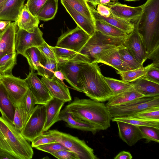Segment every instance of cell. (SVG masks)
<instances>
[{"mask_svg": "<svg viewBox=\"0 0 159 159\" xmlns=\"http://www.w3.org/2000/svg\"><path fill=\"white\" fill-rule=\"evenodd\" d=\"M0 81L5 88L15 106L18 107L29 89L27 83L25 79L13 75L1 76Z\"/></svg>", "mask_w": 159, "mask_h": 159, "instance_id": "30bf717a", "label": "cell"}, {"mask_svg": "<svg viewBox=\"0 0 159 159\" xmlns=\"http://www.w3.org/2000/svg\"><path fill=\"white\" fill-rule=\"evenodd\" d=\"M134 88L145 96H159V84L141 77L130 82Z\"/></svg>", "mask_w": 159, "mask_h": 159, "instance_id": "4316f807", "label": "cell"}, {"mask_svg": "<svg viewBox=\"0 0 159 159\" xmlns=\"http://www.w3.org/2000/svg\"><path fill=\"white\" fill-rule=\"evenodd\" d=\"M143 77L149 80L159 84V67L149 64L145 75Z\"/></svg>", "mask_w": 159, "mask_h": 159, "instance_id": "f6af8a7d", "label": "cell"}, {"mask_svg": "<svg viewBox=\"0 0 159 159\" xmlns=\"http://www.w3.org/2000/svg\"><path fill=\"white\" fill-rule=\"evenodd\" d=\"M96 10L100 15L106 17L109 16L111 13L109 7L103 5H98Z\"/></svg>", "mask_w": 159, "mask_h": 159, "instance_id": "816d5d0a", "label": "cell"}, {"mask_svg": "<svg viewBox=\"0 0 159 159\" xmlns=\"http://www.w3.org/2000/svg\"><path fill=\"white\" fill-rule=\"evenodd\" d=\"M50 154L59 159H79L75 153L69 150L59 151Z\"/></svg>", "mask_w": 159, "mask_h": 159, "instance_id": "7dc6e473", "label": "cell"}, {"mask_svg": "<svg viewBox=\"0 0 159 159\" xmlns=\"http://www.w3.org/2000/svg\"><path fill=\"white\" fill-rule=\"evenodd\" d=\"M54 75L56 78L63 83V80H64L65 79V78L63 74L61 71L57 70L55 71Z\"/></svg>", "mask_w": 159, "mask_h": 159, "instance_id": "11a10c76", "label": "cell"}, {"mask_svg": "<svg viewBox=\"0 0 159 159\" xmlns=\"http://www.w3.org/2000/svg\"><path fill=\"white\" fill-rule=\"evenodd\" d=\"M16 107L0 81V112L2 116L12 123Z\"/></svg>", "mask_w": 159, "mask_h": 159, "instance_id": "d4e9b609", "label": "cell"}, {"mask_svg": "<svg viewBox=\"0 0 159 159\" xmlns=\"http://www.w3.org/2000/svg\"><path fill=\"white\" fill-rule=\"evenodd\" d=\"M149 64L145 67L142 66L138 68L124 71H118L122 80L127 82H131L144 76L148 68Z\"/></svg>", "mask_w": 159, "mask_h": 159, "instance_id": "74e56055", "label": "cell"}, {"mask_svg": "<svg viewBox=\"0 0 159 159\" xmlns=\"http://www.w3.org/2000/svg\"><path fill=\"white\" fill-rule=\"evenodd\" d=\"M79 77L84 93L90 99L103 102L113 96L98 63H84L81 67Z\"/></svg>", "mask_w": 159, "mask_h": 159, "instance_id": "277c9868", "label": "cell"}, {"mask_svg": "<svg viewBox=\"0 0 159 159\" xmlns=\"http://www.w3.org/2000/svg\"><path fill=\"white\" fill-rule=\"evenodd\" d=\"M111 1H112V0H99L98 4L105 5L110 2Z\"/></svg>", "mask_w": 159, "mask_h": 159, "instance_id": "680465c9", "label": "cell"}, {"mask_svg": "<svg viewBox=\"0 0 159 159\" xmlns=\"http://www.w3.org/2000/svg\"><path fill=\"white\" fill-rule=\"evenodd\" d=\"M94 23L90 6L86 0H60Z\"/></svg>", "mask_w": 159, "mask_h": 159, "instance_id": "d590c367", "label": "cell"}, {"mask_svg": "<svg viewBox=\"0 0 159 159\" xmlns=\"http://www.w3.org/2000/svg\"><path fill=\"white\" fill-rule=\"evenodd\" d=\"M8 154L16 159H31L32 147L12 123L0 116V153Z\"/></svg>", "mask_w": 159, "mask_h": 159, "instance_id": "3957f363", "label": "cell"}, {"mask_svg": "<svg viewBox=\"0 0 159 159\" xmlns=\"http://www.w3.org/2000/svg\"><path fill=\"white\" fill-rule=\"evenodd\" d=\"M58 0H47L36 15L39 20L47 21L55 17L58 9Z\"/></svg>", "mask_w": 159, "mask_h": 159, "instance_id": "f546056e", "label": "cell"}, {"mask_svg": "<svg viewBox=\"0 0 159 159\" xmlns=\"http://www.w3.org/2000/svg\"><path fill=\"white\" fill-rule=\"evenodd\" d=\"M132 116L135 117L159 121V107L145 109Z\"/></svg>", "mask_w": 159, "mask_h": 159, "instance_id": "7bdbcfd3", "label": "cell"}, {"mask_svg": "<svg viewBox=\"0 0 159 159\" xmlns=\"http://www.w3.org/2000/svg\"><path fill=\"white\" fill-rule=\"evenodd\" d=\"M112 1H115V0H112Z\"/></svg>", "mask_w": 159, "mask_h": 159, "instance_id": "be15d7a7", "label": "cell"}, {"mask_svg": "<svg viewBox=\"0 0 159 159\" xmlns=\"http://www.w3.org/2000/svg\"><path fill=\"white\" fill-rule=\"evenodd\" d=\"M90 8L94 20H98L104 21L110 24L129 34L134 29L133 23L128 21L112 14L111 13L108 17L100 15L92 6Z\"/></svg>", "mask_w": 159, "mask_h": 159, "instance_id": "7402d4cb", "label": "cell"}, {"mask_svg": "<svg viewBox=\"0 0 159 159\" xmlns=\"http://www.w3.org/2000/svg\"><path fill=\"white\" fill-rule=\"evenodd\" d=\"M35 100L36 104H46L52 97L34 71L31 70L25 79Z\"/></svg>", "mask_w": 159, "mask_h": 159, "instance_id": "4fadbf2b", "label": "cell"}, {"mask_svg": "<svg viewBox=\"0 0 159 159\" xmlns=\"http://www.w3.org/2000/svg\"><path fill=\"white\" fill-rule=\"evenodd\" d=\"M18 28L16 21L11 22L0 32V58L5 55L16 52V37Z\"/></svg>", "mask_w": 159, "mask_h": 159, "instance_id": "2e32d148", "label": "cell"}, {"mask_svg": "<svg viewBox=\"0 0 159 159\" xmlns=\"http://www.w3.org/2000/svg\"><path fill=\"white\" fill-rule=\"evenodd\" d=\"M142 139L147 141L159 142V129L146 126H137Z\"/></svg>", "mask_w": 159, "mask_h": 159, "instance_id": "60d3db41", "label": "cell"}, {"mask_svg": "<svg viewBox=\"0 0 159 159\" xmlns=\"http://www.w3.org/2000/svg\"><path fill=\"white\" fill-rule=\"evenodd\" d=\"M125 1H128V2H134L136 1H138L139 0H123Z\"/></svg>", "mask_w": 159, "mask_h": 159, "instance_id": "94428289", "label": "cell"}, {"mask_svg": "<svg viewBox=\"0 0 159 159\" xmlns=\"http://www.w3.org/2000/svg\"><path fill=\"white\" fill-rule=\"evenodd\" d=\"M120 47L109 49L101 52L94 62L102 63L113 67L118 71L131 70L120 58L118 52Z\"/></svg>", "mask_w": 159, "mask_h": 159, "instance_id": "e0dca14e", "label": "cell"}, {"mask_svg": "<svg viewBox=\"0 0 159 159\" xmlns=\"http://www.w3.org/2000/svg\"><path fill=\"white\" fill-rule=\"evenodd\" d=\"M25 0H6L0 7V20L16 21Z\"/></svg>", "mask_w": 159, "mask_h": 159, "instance_id": "ffe728a7", "label": "cell"}, {"mask_svg": "<svg viewBox=\"0 0 159 159\" xmlns=\"http://www.w3.org/2000/svg\"><path fill=\"white\" fill-rule=\"evenodd\" d=\"M53 51L57 62L60 61L70 60L82 55L74 51L66 48L50 46Z\"/></svg>", "mask_w": 159, "mask_h": 159, "instance_id": "ab89813d", "label": "cell"}, {"mask_svg": "<svg viewBox=\"0 0 159 159\" xmlns=\"http://www.w3.org/2000/svg\"><path fill=\"white\" fill-rule=\"evenodd\" d=\"M60 120L66 122L67 126L83 131L91 132L94 135L98 131L93 125L86 122L74 118L72 115L64 109L59 114Z\"/></svg>", "mask_w": 159, "mask_h": 159, "instance_id": "484cf974", "label": "cell"}, {"mask_svg": "<svg viewBox=\"0 0 159 159\" xmlns=\"http://www.w3.org/2000/svg\"><path fill=\"white\" fill-rule=\"evenodd\" d=\"M12 124L19 132H21L22 131L25 125L22 117L17 107H16Z\"/></svg>", "mask_w": 159, "mask_h": 159, "instance_id": "c3c4849f", "label": "cell"}, {"mask_svg": "<svg viewBox=\"0 0 159 159\" xmlns=\"http://www.w3.org/2000/svg\"><path fill=\"white\" fill-rule=\"evenodd\" d=\"M57 142L55 137L49 130L43 132L34 139L31 142V146L35 148L39 146Z\"/></svg>", "mask_w": 159, "mask_h": 159, "instance_id": "b9f144b4", "label": "cell"}, {"mask_svg": "<svg viewBox=\"0 0 159 159\" xmlns=\"http://www.w3.org/2000/svg\"><path fill=\"white\" fill-rule=\"evenodd\" d=\"M104 5L110 9L111 13L124 20L134 22L139 18L142 11V6L133 7L117 1L111 2Z\"/></svg>", "mask_w": 159, "mask_h": 159, "instance_id": "9a60e30c", "label": "cell"}, {"mask_svg": "<svg viewBox=\"0 0 159 159\" xmlns=\"http://www.w3.org/2000/svg\"><path fill=\"white\" fill-rule=\"evenodd\" d=\"M6 0H0V7Z\"/></svg>", "mask_w": 159, "mask_h": 159, "instance_id": "91938a15", "label": "cell"}, {"mask_svg": "<svg viewBox=\"0 0 159 159\" xmlns=\"http://www.w3.org/2000/svg\"><path fill=\"white\" fill-rule=\"evenodd\" d=\"M38 48L46 57L57 61L53 51L50 47V45L45 41L41 45L38 47Z\"/></svg>", "mask_w": 159, "mask_h": 159, "instance_id": "681fc988", "label": "cell"}, {"mask_svg": "<svg viewBox=\"0 0 159 159\" xmlns=\"http://www.w3.org/2000/svg\"><path fill=\"white\" fill-rule=\"evenodd\" d=\"M112 121H121L136 126H147L159 129V121L128 116L112 118Z\"/></svg>", "mask_w": 159, "mask_h": 159, "instance_id": "836d02e7", "label": "cell"}, {"mask_svg": "<svg viewBox=\"0 0 159 159\" xmlns=\"http://www.w3.org/2000/svg\"><path fill=\"white\" fill-rule=\"evenodd\" d=\"M61 2L77 25L91 36L96 30L94 23L75 10L66 3Z\"/></svg>", "mask_w": 159, "mask_h": 159, "instance_id": "603a6c76", "label": "cell"}, {"mask_svg": "<svg viewBox=\"0 0 159 159\" xmlns=\"http://www.w3.org/2000/svg\"><path fill=\"white\" fill-rule=\"evenodd\" d=\"M41 81L44 84L52 97L70 102L72 100L69 90L63 83L56 78L48 79L43 77Z\"/></svg>", "mask_w": 159, "mask_h": 159, "instance_id": "ac0fdd59", "label": "cell"}, {"mask_svg": "<svg viewBox=\"0 0 159 159\" xmlns=\"http://www.w3.org/2000/svg\"><path fill=\"white\" fill-rule=\"evenodd\" d=\"M47 0H29L25 4L30 12L36 15Z\"/></svg>", "mask_w": 159, "mask_h": 159, "instance_id": "bcb514c9", "label": "cell"}, {"mask_svg": "<svg viewBox=\"0 0 159 159\" xmlns=\"http://www.w3.org/2000/svg\"><path fill=\"white\" fill-rule=\"evenodd\" d=\"M28 0H27V1H28Z\"/></svg>", "mask_w": 159, "mask_h": 159, "instance_id": "03108f58", "label": "cell"}, {"mask_svg": "<svg viewBox=\"0 0 159 159\" xmlns=\"http://www.w3.org/2000/svg\"><path fill=\"white\" fill-rule=\"evenodd\" d=\"M94 23L96 30L104 34L116 37H126L128 35L122 30L104 21L94 19Z\"/></svg>", "mask_w": 159, "mask_h": 159, "instance_id": "1f68e13d", "label": "cell"}, {"mask_svg": "<svg viewBox=\"0 0 159 159\" xmlns=\"http://www.w3.org/2000/svg\"><path fill=\"white\" fill-rule=\"evenodd\" d=\"M90 37L77 25L75 29L69 30L62 34L58 38L56 46L79 53Z\"/></svg>", "mask_w": 159, "mask_h": 159, "instance_id": "8fae6325", "label": "cell"}, {"mask_svg": "<svg viewBox=\"0 0 159 159\" xmlns=\"http://www.w3.org/2000/svg\"><path fill=\"white\" fill-rule=\"evenodd\" d=\"M64 109L74 118L93 125L98 131L106 130L111 126L112 117L102 102L75 97Z\"/></svg>", "mask_w": 159, "mask_h": 159, "instance_id": "6da1fadb", "label": "cell"}, {"mask_svg": "<svg viewBox=\"0 0 159 159\" xmlns=\"http://www.w3.org/2000/svg\"><path fill=\"white\" fill-rule=\"evenodd\" d=\"M43 33L37 27L33 33L29 32L18 28L16 37V50L17 54L23 56L24 52L28 48L41 45L45 41Z\"/></svg>", "mask_w": 159, "mask_h": 159, "instance_id": "7c38bea8", "label": "cell"}, {"mask_svg": "<svg viewBox=\"0 0 159 159\" xmlns=\"http://www.w3.org/2000/svg\"><path fill=\"white\" fill-rule=\"evenodd\" d=\"M118 0H115V1H117Z\"/></svg>", "mask_w": 159, "mask_h": 159, "instance_id": "6125c7cd", "label": "cell"}, {"mask_svg": "<svg viewBox=\"0 0 159 159\" xmlns=\"http://www.w3.org/2000/svg\"><path fill=\"white\" fill-rule=\"evenodd\" d=\"M11 21L5 20H0V32L4 30Z\"/></svg>", "mask_w": 159, "mask_h": 159, "instance_id": "db71d44e", "label": "cell"}, {"mask_svg": "<svg viewBox=\"0 0 159 159\" xmlns=\"http://www.w3.org/2000/svg\"><path fill=\"white\" fill-rule=\"evenodd\" d=\"M35 104L34 97L29 89L20 104L17 107L22 117L25 125L33 111Z\"/></svg>", "mask_w": 159, "mask_h": 159, "instance_id": "f1b7e54d", "label": "cell"}, {"mask_svg": "<svg viewBox=\"0 0 159 159\" xmlns=\"http://www.w3.org/2000/svg\"><path fill=\"white\" fill-rule=\"evenodd\" d=\"M46 119V108L45 105L37 104L20 132L29 142L42 134Z\"/></svg>", "mask_w": 159, "mask_h": 159, "instance_id": "9c48e42d", "label": "cell"}, {"mask_svg": "<svg viewBox=\"0 0 159 159\" xmlns=\"http://www.w3.org/2000/svg\"><path fill=\"white\" fill-rule=\"evenodd\" d=\"M66 102L61 100L52 97L45 104L46 119L43 132L46 131L55 123L60 121L59 114Z\"/></svg>", "mask_w": 159, "mask_h": 159, "instance_id": "d6986e66", "label": "cell"}, {"mask_svg": "<svg viewBox=\"0 0 159 159\" xmlns=\"http://www.w3.org/2000/svg\"><path fill=\"white\" fill-rule=\"evenodd\" d=\"M147 59L152 60V64L159 67V46L155 48L148 56Z\"/></svg>", "mask_w": 159, "mask_h": 159, "instance_id": "f907efd6", "label": "cell"}, {"mask_svg": "<svg viewBox=\"0 0 159 159\" xmlns=\"http://www.w3.org/2000/svg\"><path fill=\"white\" fill-rule=\"evenodd\" d=\"M104 80L113 95L120 94L132 87L130 82H127L113 78L104 77Z\"/></svg>", "mask_w": 159, "mask_h": 159, "instance_id": "8d00e7d4", "label": "cell"}, {"mask_svg": "<svg viewBox=\"0 0 159 159\" xmlns=\"http://www.w3.org/2000/svg\"><path fill=\"white\" fill-rule=\"evenodd\" d=\"M118 52L121 59L131 70L138 68L143 66L135 58L128 49L123 45L119 47Z\"/></svg>", "mask_w": 159, "mask_h": 159, "instance_id": "f35d334b", "label": "cell"}, {"mask_svg": "<svg viewBox=\"0 0 159 159\" xmlns=\"http://www.w3.org/2000/svg\"><path fill=\"white\" fill-rule=\"evenodd\" d=\"M35 148L37 150L50 154L61 150H69L61 143L57 142L42 145Z\"/></svg>", "mask_w": 159, "mask_h": 159, "instance_id": "ee69618b", "label": "cell"}, {"mask_svg": "<svg viewBox=\"0 0 159 159\" xmlns=\"http://www.w3.org/2000/svg\"><path fill=\"white\" fill-rule=\"evenodd\" d=\"M23 56L27 60L30 70H37L43 61L44 55L37 47H32L26 49Z\"/></svg>", "mask_w": 159, "mask_h": 159, "instance_id": "4dcf8cb0", "label": "cell"}, {"mask_svg": "<svg viewBox=\"0 0 159 159\" xmlns=\"http://www.w3.org/2000/svg\"><path fill=\"white\" fill-rule=\"evenodd\" d=\"M144 96L133 87L120 94L113 96L108 101L106 105L107 107L118 106Z\"/></svg>", "mask_w": 159, "mask_h": 159, "instance_id": "83f0119b", "label": "cell"}, {"mask_svg": "<svg viewBox=\"0 0 159 159\" xmlns=\"http://www.w3.org/2000/svg\"><path fill=\"white\" fill-rule=\"evenodd\" d=\"M89 63L88 59L82 55L73 59L59 61L58 70L63 74L65 80L76 90L84 92L80 82L79 74L82 66L85 63Z\"/></svg>", "mask_w": 159, "mask_h": 159, "instance_id": "ba28073f", "label": "cell"}, {"mask_svg": "<svg viewBox=\"0 0 159 159\" xmlns=\"http://www.w3.org/2000/svg\"><path fill=\"white\" fill-rule=\"evenodd\" d=\"M16 52L5 55L0 58V75H12V70L16 64Z\"/></svg>", "mask_w": 159, "mask_h": 159, "instance_id": "e575fe53", "label": "cell"}, {"mask_svg": "<svg viewBox=\"0 0 159 159\" xmlns=\"http://www.w3.org/2000/svg\"><path fill=\"white\" fill-rule=\"evenodd\" d=\"M123 45L131 53L136 59L141 64L147 59L142 37L135 29L128 34Z\"/></svg>", "mask_w": 159, "mask_h": 159, "instance_id": "5bb4252c", "label": "cell"}, {"mask_svg": "<svg viewBox=\"0 0 159 159\" xmlns=\"http://www.w3.org/2000/svg\"><path fill=\"white\" fill-rule=\"evenodd\" d=\"M141 6V15L133 23L142 37L148 56L159 46V0H147Z\"/></svg>", "mask_w": 159, "mask_h": 159, "instance_id": "7a4b0ae2", "label": "cell"}, {"mask_svg": "<svg viewBox=\"0 0 159 159\" xmlns=\"http://www.w3.org/2000/svg\"><path fill=\"white\" fill-rule=\"evenodd\" d=\"M16 22L18 28L33 33L38 27L39 20L30 12L25 4Z\"/></svg>", "mask_w": 159, "mask_h": 159, "instance_id": "cb8c5ba5", "label": "cell"}, {"mask_svg": "<svg viewBox=\"0 0 159 159\" xmlns=\"http://www.w3.org/2000/svg\"><path fill=\"white\" fill-rule=\"evenodd\" d=\"M116 122L120 139L128 145L133 146L143 139L137 126L121 121Z\"/></svg>", "mask_w": 159, "mask_h": 159, "instance_id": "44dd1931", "label": "cell"}, {"mask_svg": "<svg viewBox=\"0 0 159 159\" xmlns=\"http://www.w3.org/2000/svg\"><path fill=\"white\" fill-rule=\"evenodd\" d=\"M49 130L55 136L57 142L75 153L79 159H99L94 154L93 150L89 146L84 140L57 130Z\"/></svg>", "mask_w": 159, "mask_h": 159, "instance_id": "52a82bcc", "label": "cell"}, {"mask_svg": "<svg viewBox=\"0 0 159 159\" xmlns=\"http://www.w3.org/2000/svg\"><path fill=\"white\" fill-rule=\"evenodd\" d=\"M127 36L112 37L95 30L79 53L86 57L89 63L94 62L101 52L123 45Z\"/></svg>", "mask_w": 159, "mask_h": 159, "instance_id": "5b68a950", "label": "cell"}, {"mask_svg": "<svg viewBox=\"0 0 159 159\" xmlns=\"http://www.w3.org/2000/svg\"><path fill=\"white\" fill-rule=\"evenodd\" d=\"M57 70V62L47 58L44 55V59L37 70L36 74L44 78L52 79L55 77L54 72Z\"/></svg>", "mask_w": 159, "mask_h": 159, "instance_id": "d6a6232c", "label": "cell"}, {"mask_svg": "<svg viewBox=\"0 0 159 159\" xmlns=\"http://www.w3.org/2000/svg\"><path fill=\"white\" fill-rule=\"evenodd\" d=\"M15 159L14 157L9 154L5 153H0V159Z\"/></svg>", "mask_w": 159, "mask_h": 159, "instance_id": "9f6ffc18", "label": "cell"}, {"mask_svg": "<svg viewBox=\"0 0 159 159\" xmlns=\"http://www.w3.org/2000/svg\"><path fill=\"white\" fill-rule=\"evenodd\" d=\"M87 2L90 3L94 7H96L98 4L99 0H86Z\"/></svg>", "mask_w": 159, "mask_h": 159, "instance_id": "6f0895ef", "label": "cell"}, {"mask_svg": "<svg viewBox=\"0 0 159 159\" xmlns=\"http://www.w3.org/2000/svg\"><path fill=\"white\" fill-rule=\"evenodd\" d=\"M159 107V96H144L128 103L108 107L112 118L132 116L145 109Z\"/></svg>", "mask_w": 159, "mask_h": 159, "instance_id": "8992f818", "label": "cell"}, {"mask_svg": "<svg viewBox=\"0 0 159 159\" xmlns=\"http://www.w3.org/2000/svg\"><path fill=\"white\" fill-rule=\"evenodd\" d=\"M1 77V76L0 75V80Z\"/></svg>", "mask_w": 159, "mask_h": 159, "instance_id": "e7e4bbea", "label": "cell"}, {"mask_svg": "<svg viewBox=\"0 0 159 159\" xmlns=\"http://www.w3.org/2000/svg\"><path fill=\"white\" fill-rule=\"evenodd\" d=\"M132 156L130 152L123 151L119 152L114 158V159H131Z\"/></svg>", "mask_w": 159, "mask_h": 159, "instance_id": "f5cc1de1", "label": "cell"}]
</instances>
